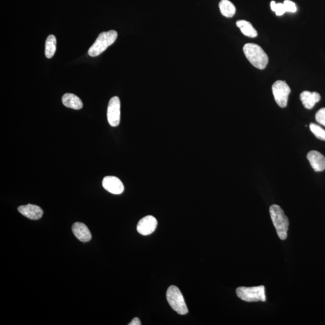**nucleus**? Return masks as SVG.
<instances>
[{
    "instance_id": "1",
    "label": "nucleus",
    "mask_w": 325,
    "mask_h": 325,
    "mask_svg": "<svg viewBox=\"0 0 325 325\" xmlns=\"http://www.w3.org/2000/svg\"><path fill=\"white\" fill-rule=\"evenodd\" d=\"M243 50L246 58L253 67L259 70H263L266 67L269 58L260 46L255 44H246L244 45Z\"/></svg>"
},
{
    "instance_id": "2",
    "label": "nucleus",
    "mask_w": 325,
    "mask_h": 325,
    "mask_svg": "<svg viewBox=\"0 0 325 325\" xmlns=\"http://www.w3.org/2000/svg\"><path fill=\"white\" fill-rule=\"evenodd\" d=\"M271 219L280 239L284 240L287 237L289 221L284 211L278 205H271L269 209Z\"/></svg>"
},
{
    "instance_id": "3",
    "label": "nucleus",
    "mask_w": 325,
    "mask_h": 325,
    "mask_svg": "<svg viewBox=\"0 0 325 325\" xmlns=\"http://www.w3.org/2000/svg\"><path fill=\"white\" fill-rule=\"evenodd\" d=\"M117 37L118 33L115 31L101 33L94 44L89 49V55L91 57L100 55L107 48L115 43Z\"/></svg>"
},
{
    "instance_id": "4",
    "label": "nucleus",
    "mask_w": 325,
    "mask_h": 325,
    "mask_svg": "<svg viewBox=\"0 0 325 325\" xmlns=\"http://www.w3.org/2000/svg\"><path fill=\"white\" fill-rule=\"evenodd\" d=\"M166 298L170 306L178 314L185 315L189 311L183 294L176 286H170L166 292Z\"/></svg>"
},
{
    "instance_id": "5",
    "label": "nucleus",
    "mask_w": 325,
    "mask_h": 325,
    "mask_svg": "<svg viewBox=\"0 0 325 325\" xmlns=\"http://www.w3.org/2000/svg\"><path fill=\"white\" fill-rule=\"evenodd\" d=\"M236 293L240 299L246 302H265L266 300L265 287L263 285L252 287H238L237 288Z\"/></svg>"
},
{
    "instance_id": "6",
    "label": "nucleus",
    "mask_w": 325,
    "mask_h": 325,
    "mask_svg": "<svg viewBox=\"0 0 325 325\" xmlns=\"http://www.w3.org/2000/svg\"><path fill=\"white\" fill-rule=\"evenodd\" d=\"M291 92L290 88L287 83L282 80H278L273 83L272 92L276 103L281 108H285L287 106L289 94Z\"/></svg>"
},
{
    "instance_id": "7",
    "label": "nucleus",
    "mask_w": 325,
    "mask_h": 325,
    "mask_svg": "<svg viewBox=\"0 0 325 325\" xmlns=\"http://www.w3.org/2000/svg\"><path fill=\"white\" fill-rule=\"evenodd\" d=\"M107 120L112 127H117L121 120V102L118 97L110 99L107 107Z\"/></svg>"
},
{
    "instance_id": "8",
    "label": "nucleus",
    "mask_w": 325,
    "mask_h": 325,
    "mask_svg": "<svg viewBox=\"0 0 325 325\" xmlns=\"http://www.w3.org/2000/svg\"><path fill=\"white\" fill-rule=\"evenodd\" d=\"M102 184L104 189L114 195H120L124 191L123 183L120 179L115 176H107L104 177Z\"/></svg>"
},
{
    "instance_id": "9",
    "label": "nucleus",
    "mask_w": 325,
    "mask_h": 325,
    "mask_svg": "<svg viewBox=\"0 0 325 325\" xmlns=\"http://www.w3.org/2000/svg\"><path fill=\"white\" fill-rule=\"evenodd\" d=\"M157 224V220L154 216H147L140 220L137 230L142 235H150L156 230Z\"/></svg>"
},
{
    "instance_id": "10",
    "label": "nucleus",
    "mask_w": 325,
    "mask_h": 325,
    "mask_svg": "<svg viewBox=\"0 0 325 325\" xmlns=\"http://www.w3.org/2000/svg\"><path fill=\"white\" fill-rule=\"evenodd\" d=\"M18 210L23 216L31 220L40 219L44 214V211L40 207L33 204L22 205L18 208Z\"/></svg>"
},
{
    "instance_id": "11",
    "label": "nucleus",
    "mask_w": 325,
    "mask_h": 325,
    "mask_svg": "<svg viewBox=\"0 0 325 325\" xmlns=\"http://www.w3.org/2000/svg\"><path fill=\"white\" fill-rule=\"evenodd\" d=\"M307 159L315 172L323 171L325 169V157L318 151H311L307 154Z\"/></svg>"
},
{
    "instance_id": "12",
    "label": "nucleus",
    "mask_w": 325,
    "mask_h": 325,
    "mask_svg": "<svg viewBox=\"0 0 325 325\" xmlns=\"http://www.w3.org/2000/svg\"><path fill=\"white\" fill-rule=\"evenodd\" d=\"M72 231L77 239L82 241V242H87V241L91 240L92 234L91 231H89L88 226L84 223L81 222L74 223L73 225Z\"/></svg>"
},
{
    "instance_id": "13",
    "label": "nucleus",
    "mask_w": 325,
    "mask_h": 325,
    "mask_svg": "<svg viewBox=\"0 0 325 325\" xmlns=\"http://www.w3.org/2000/svg\"><path fill=\"white\" fill-rule=\"evenodd\" d=\"M320 95L316 92L303 91L300 95V100L306 109H311L320 100Z\"/></svg>"
},
{
    "instance_id": "14",
    "label": "nucleus",
    "mask_w": 325,
    "mask_h": 325,
    "mask_svg": "<svg viewBox=\"0 0 325 325\" xmlns=\"http://www.w3.org/2000/svg\"><path fill=\"white\" fill-rule=\"evenodd\" d=\"M62 103L68 108L80 110L83 106L80 98L73 94H65L62 97Z\"/></svg>"
},
{
    "instance_id": "15",
    "label": "nucleus",
    "mask_w": 325,
    "mask_h": 325,
    "mask_svg": "<svg viewBox=\"0 0 325 325\" xmlns=\"http://www.w3.org/2000/svg\"><path fill=\"white\" fill-rule=\"evenodd\" d=\"M236 26L240 29L241 33L247 37L255 38L258 35L257 32L253 28L251 24L245 20L237 21Z\"/></svg>"
},
{
    "instance_id": "16",
    "label": "nucleus",
    "mask_w": 325,
    "mask_h": 325,
    "mask_svg": "<svg viewBox=\"0 0 325 325\" xmlns=\"http://www.w3.org/2000/svg\"><path fill=\"white\" fill-rule=\"evenodd\" d=\"M219 7L222 16L226 18L233 17L236 12L235 6L229 0H221L219 3Z\"/></svg>"
},
{
    "instance_id": "17",
    "label": "nucleus",
    "mask_w": 325,
    "mask_h": 325,
    "mask_svg": "<svg viewBox=\"0 0 325 325\" xmlns=\"http://www.w3.org/2000/svg\"><path fill=\"white\" fill-rule=\"evenodd\" d=\"M56 50V38L55 36L50 35L46 43V56L48 59L52 58Z\"/></svg>"
},
{
    "instance_id": "18",
    "label": "nucleus",
    "mask_w": 325,
    "mask_h": 325,
    "mask_svg": "<svg viewBox=\"0 0 325 325\" xmlns=\"http://www.w3.org/2000/svg\"><path fill=\"white\" fill-rule=\"evenodd\" d=\"M310 130L314 135L318 139L325 141V130L319 125L315 124H310Z\"/></svg>"
},
{
    "instance_id": "19",
    "label": "nucleus",
    "mask_w": 325,
    "mask_h": 325,
    "mask_svg": "<svg viewBox=\"0 0 325 325\" xmlns=\"http://www.w3.org/2000/svg\"><path fill=\"white\" fill-rule=\"evenodd\" d=\"M270 8L272 11L275 12L277 16H282L286 13L285 9L283 4H276L275 2H271Z\"/></svg>"
},
{
    "instance_id": "20",
    "label": "nucleus",
    "mask_w": 325,
    "mask_h": 325,
    "mask_svg": "<svg viewBox=\"0 0 325 325\" xmlns=\"http://www.w3.org/2000/svg\"><path fill=\"white\" fill-rule=\"evenodd\" d=\"M284 6L285 9L286 13H294L297 11V7L294 3L291 0H285Z\"/></svg>"
},
{
    "instance_id": "21",
    "label": "nucleus",
    "mask_w": 325,
    "mask_h": 325,
    "mask_svg": "<svg viewBox=\"0 0 325 325\" xmlns=\"http://www.w3.org/2000/svg\"><path fill=\"white\" fill-rule=\"evenodd\" d=\"M315 120L318 124L325 127V108H322L316 113Z\"/></svg>"
},
{
    "instance_id": "22",
    "label": "nucleus",
    "mask_w": 325,
    "mask_h": 325,
    "mask_svg": "<svg viewBox=\"0 0 325 325\" xmlns=\"http://www.w3.org/2000/svg\"><path fill=\"white\" fill-rule=\"evenodd\" d=\"M129 325H141V321L139 320V318L138 317H135L133 318L132 321L130 322Z\"/></svg>"
}]
</instances>
